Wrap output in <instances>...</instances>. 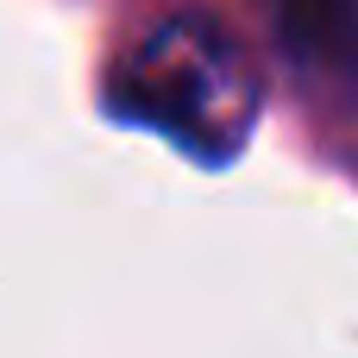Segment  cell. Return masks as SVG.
I'll return each instance as SVG.
<instances>
[{"label":"cell","mask_w":358,"mask_h":358,"mask_svg":"<svg viewBox=\"0 0 358 358\" xmlns=\"http://www.w3.org/2000/svg\"><path fill=\"white\" fill-rule=\"evenodd\" d=\"M107 113L195 164H233L264 113V69L214 13H164L113 50Z\"/></svg>","instance_id":"6da1fadb"},{"label":"cell","mask_w":358,"mask_h":358,"mask_svg":"<svg viewBox=\"0 0 358 358\" xmlns=\"http://www.w3.org/2000/svg\"><path fill=\"white\" fill-rule=\"evenodd\" d=\"M277 50L334 101H358V0H264Z\"/></svg>","instance_id":"7a4b0ae2"}]
</instances>
